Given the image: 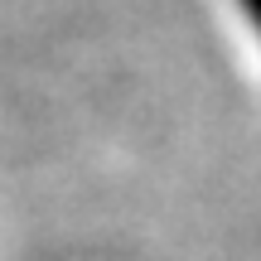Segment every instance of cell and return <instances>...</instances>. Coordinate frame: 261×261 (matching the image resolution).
Returning a JSON list of instances; mask_svg holds the SVG:
<instances>
[{
  "label": "cell",
  "instance_id": "cell-1",
  "mask_svg": "<svg viewBox=\"0 0 261 261\" xmlns=\"http://www.w3.org/2000/svg\"><path fill=\"white\" fill-rule=\"evenodd\" d=\"M237 5H242V15H247V24H252L256 34H261V0H237Z\"/></svg>",
  "mask_w": 261,
  "mask_h": 261
}]
</instances>
